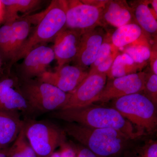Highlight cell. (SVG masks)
I'll return each instance as SVG.
<instances>
[{
    "instance_id": "6da1fadb",
    "label": "cell",
    "mask_w": 157,
    "mask_h": 157,
    "mask_svg": "<svg viewBox=\"0 0 157 157\" xmlns=\"http://www.w3.org/2000/svg\"><path fill=\"white\" fill-rule=\"evenodd\" d=\"M52 117L95 128L114 129L131 140L143 136L130 122L114 108L93 104L80 108L58 109L52 113Z\"/></svg>"
},
{
    "instance_id": "7a4b0ae2",
    "label": "cell",
    "mask_w": 157,
    "mask_h": 157,
    "mask_svg": "<svg viewBox=\"0 0 157 157\" xmlns=\"http://www.w3.org/2000/svg\"><path fill=\"white\" fill-rule=\"evenodd\" d=\"M64 131L98 157H121L131 140L125 135L109 128H95L68 123Z\"/></svg>"
},
{
    "instance_id": "3957f363",
    "label": "cell",
    "mask_w": 157,
    "mask_h": 157,
    "mask_svg": "<svg viewBox=\"0 0 157 157\" xmlns=\"http://www.w3.org/2000/svg\"><path fill=\"white\" fill-rule=\"evenodd\" d=\"M66 4L64 0H53L43 12L38 14L36 26L10 66L23 59L30 51L39 45L54 40L65 28Z\"/></svg>"
},
{
    "instance_id": "277c9868",
    "label": "cell",
    "mask_w": 157,
    "mask_h": 157,
    "mask_svg": "<svg viewBox=\"0 0 157 157\" xmlns=\"http://www.w3.org/2000/svg\"><path fill=\"white\" fill-rule=\"evenodd\" d=\"M114 109L143 135L155 132L156 106L143 94L136 93L114 100Z\"/></svg>"
},
{
    "instance_id": "5b68a950",
    "label": "cell",
    "mask_w": 157,
    "mask_h": 157,
    "mask_svg": "<svg viewBox=\"0 0 157 157\" xmlns=\"http://www.w3.org/2000/svg\"><path fill=\"white\" fill-rule=\"evenodd\" d=\"M20 87L31 112L43 113L58 110L69 97V93L38 79L24 80Z\"/></svg>"
},
{
    "instance_id": "8992f818",
    "label": "cell",
    "mask_w": 157,
    "mask_h": 157,
    "mask_svg": "<svg viewBox=\"0 0 157 157\" xmlns=\"http://www.w3.org/2000/svg\"><path fill=\"white\" fill-rule=\"evenodd\" d=\"M25 133L37 155L48 157L66 140V133L45 121H31L24 124Z\"/></svg>"
},
{
    "instance_id": "52a82bcc",
    "label": "cell",
    "mask_w": 157,
    "mask_h": 157,
    "mask_svg": "<svg viewBox=\"0 0 157 157\" xmlns=\"http://www.w3.org/2000/svg\"><path fill=\"white\" fill-rule=\"evenodd\" d=\"M65 28L87 30L101 26L103 8L89 5L82 1H66Z\"/></svg>"
},
{
    "instance_id": "ba28073f",
    "label": "cell",
    "mask_w": 157,
    "mask_h": 157,
    "mask_svg": "<svg viewBox=\"0 0 157 157\" xmlns=\"http://www.w3.org/2000/svg\"><path fill=\"white\" fill-rule=\"evenodd\" d=\"M107 78L104 73L88 74L75 90L69 93L67 101L59 109L80 108L93 104L105 86Z\"/></svg>"
},
{
    "instance_id": "9c48e42d",
    "label": "cell",
    "mask_w": 157,
    "mask_h": 157,
    "mask_svg": "<svg viewBox=\"0 0 157 157\" xmlns=\"http://www.w3.org/2000/svg\"><path fill=\"white\" fill-rule=\"evenodd\" d=\"M145 72H140L109 79L94 103H105L128 95L140 93L144 88Z\"/></svg>"
},
{
    "instance_id": "30bf717a",
    "label": "cell",
    "mask_w": 157,
    "mask_h": 157,
    "mask_svg": "<svg viewBox=\"0 0 157 157\" xmlns=\"http://www.w3.org/2000/svg\"><path fill=\"white\" fill-rule=\"evenodd\" d=\"M88 74L76 66L68 64L57 67L54 71H47L38 77L40 81L56 86L66 93L72 92Z\"/></svg>"
},
{
    "instance_id": "8fae6325",
    "label": "cell",
    "mask_w": 157,
    "mask_h": 157,
    "mask_svg": "<svg viewBox=\"0 0 157 157\" xmlns=\"http://www.w3.org/2000/svg\"><path fill=\"white\" fill-rule=\"evenodd\" d=\"M84 31L64 28L58 34L54 40L52 48L57 67L74 61L78 54Z\"/></svg>"
},
{
    "instance_id": "7c38bea8",
    "label": "cell",
    "mask_w": 157,
    "mask_h": 157,
    "mask_svg": "<svg viewBox=\"0 0 157 157\" xmlns=\"http://www.w3.org/2000/svg\"><path fill=\"white\" fill-rule=\"evenodd\" d=\"M106 35L100 26L84 31L78 54L74 60L75 66L85 70L90 67L94 62Z\"/></svg>"
},
{
    "instance_id": "4fadbf2b",
    "label": "cell",
    "mask_w": 157,
    "mask_h": 157,
    "mask_svg": "<svg viewBox=\"0 0 157 157\" xmlns=\"http://www.w3.org/2000/svg\"><path fill=\"white\" fill-rule=\"evenodd\" d=\"M23 59L20 70L24 80H27L38 78L46 72L55 58L52 48L43 45L30 51Z\"/></svg>"
},
{
    "instance_id": "5bb4252c",
    "label": "cell",
    "mask_w": 157,
    "mask_h": 157,
    "mask_svg": "<svg viewBox=\"0 0 157 157\" xmlns=\"http://www.w3.org/2000/svg\"><path fill=\"white\" fill-rule=\"evenodd\" d=\"M0 109L31 112L17 79L8 75L0 77Z\"/></svg>"
},
{
    "instance_id": "9a60e30c",
    "label": "cell",
    "mask_w": 157,
    "mask_h": 157,
    "mask_svg": "<svg viewBox=\"0 0 157 157\" xmlns=\"http://www.w3.org/2000/svg\"><path fill=\"white\" fill-rule=\"evenodd\" d=\"M103 22L117 29L134 22L132 9L126 1H107L102 9L101 26Z\"/></svg>"
},
{
    "instance_id": "2e32d148",
    "label": "cell",
    "mask_w": 157,
    "mask_h": 157,
    "mask_svg": "<svg viewBox=\"0 0 157 157\" xmlns=\"http://www.w3.org/2000/svg\"><path fill=\"white\" fill-rule=\"evenodd\" d=\"M18 114L0 109V149L6 150L12 144L24 125Z\"/></svg>"
},
{
    "instance_id": "e0dca14e",
    "label": "cell",
    "mask_w": 157,
    "mask_h": 157,
    "mask_svg": "<svg viewBox=\"0 0 157 157\" xmlns=\"http://www.w3.org/2000/svg\"><path fill=\"white\" fill-rule=\"evenodd\" d=\"M134 22L138 25L148 39L156 38L157 18L149 8L147 1L130 2Z\"/></svg>"
},
{
    "instance_id": "ac0fdd59",
    "label": "cell",
    "mask_w": 157,
    "mask_h": 157,
    "mask_svg": "<svg viewBox=\"0 0 157 157\" xmlns=\"http://www.w3.org/2000/svg\"><path fill=\"white\" fill-rule=\"evenodd\" d=\"M36 23L35 15L25 16L11 24L12 48L10 63L17 55L29 36L32 24Z\"/></svg>"
},
{
    "instance_id": "d6986e66",
    "label": "cell",
    "mask_w": 157,
    "mask_h": 157,
    "mask_svg": "<svg viewBox=\"0 0 157 157\" xmlns=\"http://www.w3.org/2000/svg\"><path fill=\"white\" fill-rule=\"evenodd\" d=\"M5 6L4 24H11L19 19V14H28L42 2L39 0H2Z\"/></svg>"
},
{
    "instance_id": "ffe728a7",
    "label": "cell",
    "mask_w": 157,
    "mask_h": 157,
    "mask_svg": "<svg viewBox=\"0 0 157 157\" xmlns=\"http://www.w3.org/2000/svg\"><path fill=\"white\" fill-rule=\"evenodd\" d=\"M144 34L140 27L132 22L117 29L113 33L111 41L116 48H123L137 41Z\"/></svg>"
},
{
    "instance_id": "44dd1931",
    "label": "cell",
    "mask_w": 157,
    "mask_h": 157,
    "mask_svg": "<svg viewBox=\"0 0 157 157\" xmlns=\"http://www.w3.org/2000/svg\"><path fill=\"white\" fill-rule=\"evenodd\" d=\"M144 65L135 63L127 54H119L116 58L107 76L109 79L137 73Z\"/></svg>"
},
{
    "instance_id": "7402d4cb",
    "label": "cell",
    "mask_w": 157,
    "mask_h": 157,
    "mask_svg": "<svg viewBox=\"0 0 157 157\" xmlns=\"http://www.w3.org/2000/svg\"><path fill=\"white\" fill-rule=\"evenodd\" d=\"M7 153V157H37L26 137L24 125Z\"/></svg>"
},
{
    "instance_id": "603a6c76",
    "label": "cell",
    "mask_w": 157,
    "mask_h": 157,
    "mask_svg": "<svg viewBox=\"0 0 157 157\" xmlns=\"http://www.w3.org/2000/svg\"><path fill=\"white\" fill-rule=\"evenodd\" d=\"M121 157H157V140H149L142 144L128 146Z\"/></svg>"
},
{
    "instance_id": "cb8c5ba5",
    "label": "cell",
    "mask_w": 157,
    "mask_h": 157,
    "mask_svg": "<svg viewBox=\"0 0 157 157\" xmlns=\"http://www.w3.org/2000/svg\"><path fill=\"white\" fill-rule=\"evenodd\" d=\"M12 48L11 24H4L0 27V56L3 59L11 61Z\"/></svg>"
},
{
    "instance_id": "d4e9b609",
    "label": "cell",
    "mask_w": 157,
    "mask_h": 157,
    "mask_svg": "<svg viewBox=\"0 0 157 157\" xmlns=\"http://www.w3.org/2000/svg\"><path fill=\"white\" fill-rule=\"evenodd\" d=\"M151 52L148 44L129 45L124 50V52L129 56L135 63L144 65L150 59Z\"/></svg>"
},
{
    "instance_id": "484cf974",
    "label": "cell",
    "mask_w": 157,
    "mask_h": 157,
    "mask_svg": "<svg viewBox=\"0 0 157 157\" xmlns=\"http://www.w3.org/2000/svg\"><path fill=\"white\" fill-rule=\"evenodd\" d=\"M143 94L157 106V75L150 71L145 73V81Z\"/></svg>"
},
{
    "instance_id": "4316f807",
    "label": "cell",
    "mask_w": 157,
    "mask_h": 157,
    "mask_svg": "<svg viewBox=\"0 0 157 157\" xmlns=\"http://www.w3.org/2000/svg\"><path fill=\"white\" fill-rule=\"evenodd\" d=\"M113 45L112 42H110L109 38L107 37V35L104 39V42L101 45L100 50L98 52V55L96 57L94 62L90 67L89 70H92L98 67L103 62L106 60L110 55L113 49Z\"/></svg>"
},
{
    "instance_id": "83f0119b",
    "label": "cell",
    "mask_w": 157,
    "mask_h": 157,
    "mask_svg": "<svg viewBox=\"0 0 157 157\" xmlns=\"http://www.w3.org/2000/svg\"><path fill=\"white\" fill-rule=\"evenodd\" d=\"M119 54V53L117 50V51L115 48L113 49V48L111 54L108 57V58L94 70H89L88 74L94 73H104L106 74L107 76L114 60Z\"/></svg>"
},
{
    "instance_id": "f1b7e54d",
    "label": "cell",
    "mask_w": 157,
    "mask_h": 157,
    "mask_svg": "<svg viewBox=\"0 0 157 157\" xmlns=\"http://www.w3.org/2000/svg\"><path fill=\"white\" fill-rule=\"evenodd\" d=\"M59 153L61 157H77L74 147L68 143L66 140L61 144Z\"/></svg>"
},
{
    "instance_id": "f546056e",
    "label": "cell",
    "mask_w": 157,
    "mask_h": 157,
    "mask_svg": "<svg viewBox=\"0 0 157 157\" xmlns=\"http://www.w3.org/2000/svg\"><path fill=\"white\" fill-rule=\"evenodd\" d=\"M77 157H98L88 149L82 145L74 146Z\"/></svg>"
},
{
    "instance_id": "4dcf8cb0",
    "label": "cell",
    "mask_w": 157,
    "mask_h": 157,
    "mask_svg": "<svg viewBox=\"0 0 157 157\" xmlns=\"http://www.w3.org/2000/svg\"><path fill=\"white\" fill-rule=\"evenodd\" d=\"M151 50V56L150 57V71L151 73L157 75V50L155 49Z\"/></svg>"
},
{
    "instance_id": "1f68e13d",
    "label": "cell",
    "mask_w": 157,
    "mask_h": 157,
    "mask_svg": "<svg viewBox=\"0 0 157 157\" xmlns=\"http://www.w3.org/2000/svg\"><path fill=\"white\" fill-rule=\"evenodd\" d=\"M5 14V6L2 2V0H0V25L2 24H4Z\"/></svg>"
},
{
    "instance_id": "d6a6232c",
    "label": "cell",
    "mask_w": 157,
    "mask_h": 157,
    "mask_svg": "<svg viewBox=\"0 0 157 157\" xmlns=\"http://www.w3.org/2000/svg\"><path fill=\"white\" fill-rule=\"evenodd\" d=\"M148 2L151 5L152 9V13L153 14L155 17L157 18V0H153V1H148Z\"/></svg>"
},
{
    "instance_id": "836d02e7",
    "label": "cell",
    "mask_w": 157,
    "mask_h": 157,
    "mask_svg": "<svg viewBox=\"0 0 157 157\" xmlns=\"http://www.w3.org/2000/svg\"><path fill=\"white\" fill-rule=\"evenodd\" d=\"M0 157H7L6 150L0 149Z\"/></svg>"
},
{
    "instance_id": "e575fe53",
    "label": "cell",
    "mask_w": 157,
    "mask_h": 157,
    "mask_svg": "<svg viewBox=\"0 0 157 157\" xmlns=\"http://www.w3.org/2000/svg\"><path fill=\"white\" fill-rule=\"evenodd\" d=\"M48 157H61V156L59 152H55L53 153Z\"/></svg>"
},
{
    "instance_id": "d590c367",
    "label": "cell",
    "mask_w": 157,
    "mask_h": 157,
    "mask_svg": "<svg viewBox=\"0 0 157 157\" xmlns=\"http://www.w3.org/2000/svg\"><path fill=\"white\" fill-rule=\"evenodd\" d=\"M2 59H1V56H0V75L2 74Z\"/></svg>"
}]
</instances>
